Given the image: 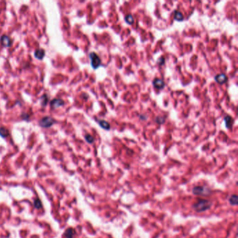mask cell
Wrapping results in <instances>:
<instances>
[{"instance_id":"21","label":"cell","mask_w":238,"mask_h":238,"mask_svg":"<svg viewBox=\"0 0 238 238\" xmlns=\"http://www.w3.org/2000/svg\"><path fill=\"white\" fill-rule=\"evenodd\" d=\"M164 62H165V59L163 58V57H160L159 59H158V64H160V65L164 64Z\"/></svg>"},{"instance_id":"6","label":"cell","mask_w":238,"mask_h":238,"mask_svg":"<svg viewBox=\"0 0 238 238\" xmlns=\"http://www.w3.org/2000/svg\"><path fill=\"white\" fill-rule=\"evenodd\" d=\"M64 105V101L59 99H54L52 100L51 102V107L53 109H56Z\"/></svg>"},{"instance_id":"4","label":"cell","mask_w":238,"mask_h":238,"mask_svg":"<svg viewBox=\"0 0 238 238\" xmlns=\"http://www.w3.org/2000/svg\"><path fill=\"white\" fill-rule=\"evenodd\" d=\"M192 191L193 194L194 195H197V196H208V195L210 194V191L209 189L204 187H201V186L194 187Z\"/></svg>"},{"instance_id":"20","label":"cell","mask_w":238,"mask_h":238,"mask_svg":"<svg viewBox=\"0 0 238 238\" xmlns=\"http://www.w3.org/2000/svg\"><path fill=\"white\" fill-rule=\"evenodd\" d=\"M165 117H157L156 118V120H155V121L157 124H159V125H162V124H163L165 122Z\"/></svg>"},{"instance_id":"2","label":"cell","mask_w":238,"mask_h":238,"mask_svg":"<svg viewBox=\"0 0 238 238\" xmlns=\"http://www.w3.org/2000/svg\"><path fill=\"white\" fill-rule=\"evenodd\" d=\"M89 58L91 60V65L94 69H96L101 66V60L99 56L94 52H92L89 53Z\"/></svg>"},{"instance_id":"12","label":"cell","mask_w":238,"mask_h":238,"mask_svg":"<svg viewBox=\"0 0 238 238\" xmlns=\"http://www.w3.org/2000/svg\"><path fill=\"white\" fill-rule=\"evenodd\" d=\"M99 125L101 128L105 129V130H110V125L108 122L105 121V120H99Z\"/></svg>"},{"instance_id":"16","label":"cell","mask_w":238,"mask_h":238,"mask_svg":"<svg viewBox=\"0 0 238 238\" xmlns=\"http://www.w3.org/2000/svg\"><path fill=\"white\" fill-rule=\"evenodd\" d=\"M125 21L127 22L129 25H132V24H134V17H133V15L131 14L126 15Z\"/></svg>"},{"instance_id":"17","label":"cell","mask_w":238,"mask_h":238,"mask_svg":"<svg viewBox=\"0 0 238 238\" xmlns=\"http://www.w3.org/2000/svg\"><path fill=\"white\" fill-rule=\"evenodd\" d=\"M34 208H36V209H38V210L42 208V203H41V200L38 199V198L34 200Z\"/></svg>"},{"instance_id":"13","label":"cell","mask_w":238,"mask_h":238,"mask_svg":"<svg viewBox=\"0 0 238 238\" xmlns=\"http://www.w3.org/2000/svg\"><path fill=\"white\" fill-rule=\"evenodd\" d=\"M174 18L177 21H182L184 20L183 14L178 11H175L174 12Z\"/></svg>"},{"instance_id":"1","label":"cell","mask_w":238,"mask_h":238,"mask_svg":"<svg viewBox=\"0 0 238 238\" xmlns=\"http://www.w3.org/2000/svg\"><path fill=\"white\" fill-rule=\"evenodd\" d=\"M212 206V203L208 200H199L193 205L195 211L198 212H203L209 210Z\"/></svg>"},{"instance_id":"8","label":"cell","mask_w":238,"mask_h":238,"mask_svg":"<svg viewBox=\"0 0 238 238\" xmlns=\"http://www.w3.org/2000/svg\"><path fill=\"white\" fill-rule=\"evenodd\" d=\"M214 80L219 84H223L228 80V77L225 73H220L214 77Z\"/></svg>"},{"instance_id":"15","label":"cell","mask_w":238,"mask_h":238,"mask_svg":"<svg viewBox=\"0 0 238 238\" xmlns=\"http://www.w3.org/2000/svg\"><path fill=\"white\" fill-rule=\"evenodd\" d=\"M9 135V131L5 127H0V136L2 138H6Z\"/></svg>"},{"instance_id":"9","label":"cell","mask_w":238,"mask_h":238,"mask_svg":"<svg viewBox=\"0 0 238 238\" xmlns=\"http://www.w3.org/2000/svg\"><path fill=\"white\" fill-rule=\"evenodd\" d=\"M224 122H225L226 127L227 129H230L233 125V119L230 115H226L224 117Z\"/></svg>"},{"instance_id":"14","label":"cell","mask_w":238,"mask_h":238,"mask_svg":"<svg viewBox=\"0 0 238 238\" xmlns=\"http://www.w3.org/2000/svg\"><path fill=\"white\" fill-rule=\"evenodd\" d=\"M237 200H238V197L237 195H235V194L232 195V196L230 197V198H229V203H230V204L232 205H237Z\"/></svg>"},{"instance_id":"11","label":"cell","mask_w":238,"mask_h":238,"mask_svg":"<svg viewBox=\"0 0 238 238\" xmlns=\"http://www.w3.org/2000/svg\"><path fill=\"white\" fill-rule=\"evenodd\" d=\"M75 230L72 228H68V229H66V231H65L64 234V237L66 238H73L74 235H75Z\"/></svg>"},{"instance_id":"10","label":"cell","mask_w":238,"mask_h":238,"mask_svg":"<svg viewBox=\"0 0 238 238\" xmlns=\"http://www.w3.org/2000/svg\"><path fill=\"white\" fill-rule=\"evenodd\" d=\"M45 51L42 48L41 49H38L34 52V57L38 59H42L45 56Z\"/></svg>"},{"instance_id":"5","label":"cell","mask_w":238,"mask_h":238,"mask_svg":"<svg viewBox=\"0 0 238 238\" xmlns=\"http://www.w3.org/2000/svg\"><path fill=\"white\" fill-rule=\"evenodd\" d=\"M0 42L4 47H10L12 45V40L9 37L6 35L1 36L0 38Z\"/></svg>"},{"instance_id":"7","label":"cell","mask_w":238,"mask_h":238,"mask_svg":"<svg viewBox=\"0 0 238 238\" xmlns=\"http://www.w3.org/2000/svg\"><path fill=\"white\" fill-rule=\"evenodd\" d=\"M153 85L156 89H162L165 87V82L161 78H155L152 82Z\"/></svg>"},{"instance_id":"3","label":"cell","mask_w":238,"mask_h":238,"mask_svg":"<svg viewBox=\"0 0 238 238\" xmlns=\"http://www.w3.org/2000/svg\"><path fill=\"white\" fill-rule=\"evenodd\" d=\"M56 122V121L52 117L46 116L43 117L42 119L39 121V125L43 128H49L51 127Z\"/></svg>"},{"instance_id":"18","label":"cell","mask_w":238,"mask_h":238,"mask_svg":"<svg viewBox=\"0 0 238 238\" xmlns=\"http://www.w3.org/2000/svg\"><path fill=\"white\" fill-rule=\"evenodd\" d=\"M41 104L42 106H45L47 105L48 101V96L46 94H44L41 97Z\"/></svg>"},{"instance_id":"19","label":"cell","mask_w":238,"mask_h":238,"mask_svg":"<svg viewBox=\"0 0 238 238\" xmlns=\"http://www.w3.org/2000/svg\"><path fill=\"white\" fill-rule=\"evenodd\" d=\"M84 139H85V140L87 141L88 143H89V144H92V143H94V137H93L92 136L89 135V134H87V135L84 136Z\"/></svg>"}]
</instances>
